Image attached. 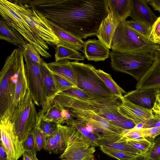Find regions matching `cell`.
<instances>
[{"instance_id":"9c48e42d","label":"cell","mask_w":160,"mask_h":160,"mask_svg":"<svg viewBox=\"0 0 160 160\" xmlns=\"http://www.w3.org/2000/svg\"><path fill=\"white\" fill-rule=\"evenodd\" d=\"M23 50L26 62L28 90L35 104L47 107L48 101L43 85L39 64L32 61Z\"/></svg>"},{"instance_id":"f546056e","label":"cell","mask_w":160,"mask_h":160,"mask_svg":"<svg viewBox=\"0 0 160 160\" xmlns=\"http://www.w3.org/2000/svg\"><path fill=\"white\" fill-rule=\"evenodd\" d=\"M57 144L56 154L63 152L67 147L70 137V128L67 125L57 124L53 134Z\"/></svg>"},{"instance_id":"bcb514c9","label":"cell","mask_w":160,"mask_h":160,"mask_svg":"<svg viewBox=\"0 0 160 160\" xmlns=\"http://www.w3.org/2000/svg\"><path fill=\"white\" fill-rule=\"evenodd\" d=\"M160 127V119L153 118L146 120L142 123V128Z\"/></svg>"},{"instance_id":"74e56055","label":"cell","mask_w":160,"mask_h":160,"mask_svg":"<svg viewBox=\"0 0 160 160\" xmlns=\"http://www.w3.org/2000/svg\"><path fill=\"white\" fill-rule=\"evenodd\" d=\"M152 140V145L146 155L151 160H160V136Z\"/></svg>"},{"instance_id":"2e32d148","label":"cell","mask_w":160,"mask_h":160,"mask_svg":"<svg viewBox=\"0 0 160 160\" xmlns=\"http://www.w3.org/2000/svg\"><path fill=\"white\" fill-rule=\"evenodd\" d=\"M158 94V88L136 89L126 93L123 97L136 105L152 110L154 106Z\"/></svg>"},{"instance_id":"11a10c76","label":"cell","mask_w":160,"mask_h":160,"mask_svg":"<svg viewBox=\"0 0 160 160\" xmlns=\"http://www.w3.org/2000/svg\"><path fill=\"white\" fill-rule=\"evenodd\" d=\"M91 160H96L94 158V157H93Z\"/></svg>"},{"instance_id":"ab89813d","label":"cell","mask_w":160,"mask_h":160,"mask_svg":"<svg viewBox=\"0 0 160 160\" xmlns=\"http://www.w3.org/2000/svg\"><path fill=\"white\" fill-rule=\"evenodd\" d=\"M22 143L25 152L28 153L36 154L38 151L36 143L34 136L31 132Z\"/></svg>"},{"instance_id":"603a6c76","label":"cell","mask_w":160,"mask_h":160,"mask_svg":"<svg viewBox=\"0 0 160 160\" xmlns=\"http://www.w3.org/2000/svg\"><path fill=\"white\" fill-rule=\"evenodd\" d=\"M65 123L67 126L79 131L88 144L95 147H99V142L102 137L89 129L82 122L72 117L66 121Z\"/></svg>"},{"instance_id":"f35d334b","label":"cell","mask_w":160,"mask_h":160,"mask_svg":"<svg viewBox=\"0 0 160 160\" xmlns=\"http://www.w3.org/2000/svg\"><path fill=\"white\" fill-rule=\"evenodd\" d=\"M148 41L160 46V17L158 18L151 26Z\"/></svg>"},{"instance_id":"7bdbcfd3","label":"cell","mask_w":160,"mask_h":160,"mask_svg":"<svg viewBox=\"0 0 160 160\" xmlns=\"http://www.w3.org/2000/svg\"><path fill=\"white\" fill-rule=\"evenodd\" d=\"M53 73L56 85L60 92L71 88L77 87L64 78L56 74Z\"/></svg>"},{"instance_id":"681fc988","label":"cell","mask_w":160,"mask_h":160,"mask_svg":"<svg viewBox=\"0 0 160 160\" xmlns=\"http://www.w3.org/2000/svg\"><path fill=\"white\" fill-rule=\"evenodd\" d=\"M0 160H8L6 150L1 142L0 143Z\"/></svg>"},{"instance_id":"c3c4849f","label":"cell","mask_w":160,"mask_h":160,"mask_svg":"<svg viewBox=\"0 0 160 160\" xmlns=\"http://www.w3.org/2000/svg\"><path fill=\"white\" fill-rule=\"evenodd\" d=\"M147 1L154 10L160 13V0H147Z\"/></svg>"},{"instance_id":"5b68a950","label":"cell","mask_w":160,"mask_h":160,"mask_svg":"<svg viewBox=\"0 0 160 160\" xmlns=\"http://www.w3.org/2000/svg\"><path fill=\"white\" fill-rule=\"evenodd\" d=\"M160 46L143 40L128 26L126 21L117 27L111 43L112 51L124 53L147 52L154 54Z\"/></svg>"},{"instance_id":"ffe728a7","label":"cell","mask_w":160,"mask_h":160,"mask_svg":"<svg viewBox=\"0 0 160 160\" xmlns=\"http://www.w3.org/2000/svg\"><path fill=\"white\" fill-rule=\"evenodd\" d=\"M85 57L89 61H104L110 55L109 49L100 40L89 39L84 46Z\"/></svg>"},{"instance_id":"4fadbf2b","label":"cell","mask_w":160,"mask_h":160,"mask_svg":"<svg viewBox=\"0 0 160 160\" xmlns=\"http://www.w3.org/2000/svg\"><path fill=\"white\" fill-rule=\"evenodd\" d=\"M68 109L73 118L91 122L117 134L123 136L128 131L111 123L93 110Z\"/></svg>"},{"instance_id":"8d00e7d4","label":"cell","mask_w":160,"mask_h":160,"mask_svg":"<svg viewBox=\"0 0 160 160\" xmlns=\"http://www.w3.org/2000/svg\"><path fill=\"white\" fill-rule=\"evenodd\" d=\"M129 144L138 150L140 153L146 155L148 150L152 145V142L148 140L146 138L142 139L126 141Z\"/></svg>"},{"instance_id":"ee69618b","label":"cell","mask_w":160,"mask_h":160,"mask_svg":"<svg viewBox=\"0 0 160 160\" xmlns=\"http://www.w3.org/2000/svg\"><path fill=\"white\" fill-rule=\"evenodd\" d=\"M142 136L153 139L160 134V127H154L139 129Z\"/></svg>"},{"instance_id":"e575fe53","label":"cell","mask_w":160,"mask_h":160,"mask_svg":"<svg viewBox=\"0 0 160 160\" xmlns=\"http://www.w3.org/2000/svg\"><path fill=\"white\" fill-rule=\"evenodd\" d=\"M80 54L77 50L58 44L55 48V61L58 62L64 59H68L73 55Z\"/></svg>"},{"instance_id":"d6a6232c","label":"cell","mask_w":160,"mask_h":160,"mask_svg":"<svg viewBox=\"0 0 160 160\" xmlns=\"http://www.w3.org/2000/svg\"><path fill=\"white\" fill-rule=\"evenodd\" d=\"M57 125L56 124L44 118L38 113V118L36 126L39 127L47 139L54 133L56 130Z\"/></svg>"},{"instance_id":"7dc6e473","label":"cell","mask_w":160,"mask_h":160,"mask_svg":"<svg viewBox=\"0 0 160 160\" xmlns=\"http://www.w3.org/2000/svg\"><path fill=\"white\" fill-rule=\"evenodd\" d=\"M153 118L160 119V94L157 95L154 106L152 110Z\"/></svg>"},{"instance_id":"9a60e30c","label":"cell","mask_w":160,"mask_h":160,"mask_svg":"<svg viewBox=\"0 0 160 160\" xmlns=\"http://www.w3.org/2000/svg\"><path fill=\"white\" fill-rule=\"evenodd\" d=\"M120 100L121 103L118 107L119 112L123 116L132 121L137 125L153 118L152 110L136 105L123 97Z\"/></svg>"},{"instance_id":"cb8c5ba5","label":"cell","mask_w":160,"mask_h":160,"mask_svg":"<svg viewBox=\"0 0 160 160\" xmlns=\"http://www.w3.org/2000/svg\"><path fill=\"white\" fill-rule=\"evenodd\" d=\"M53 73L64 78L77 87L76 78L71 62L67 59L46 63Z\"/></svg>"},{"instance_id":"9f6ffc18","label":"cell","mask_w":160,"mask_h":160,"mask_svg":"<svg viewBox=\"0 0 160 160\" xmlns=\"http://www.w3.org/2000/svg\"><path fill=\"white\" fill-rule=\"evenodd\" d=\"M37 160H38V159H37Z\"/></svg>"},{"instance_id":"f6af8a7d","label":"cell","mask_w":160,"mask_h":160,"mask_svg":"<svg viewBox=\"0 0 160 160\" xmlns=\"http://www.w3.org/2000/svg\"><path fill=\"white\" fill-rule=\"evenodd\" d=\"M57 147L56 142L52 135L46 139L43 148L50 154H56Z\"/></svg>"},{"instance_id":"5bb4252c","label":"cell","mask_w":160,"mask_h":160,"mask_svg":"<svg viewBox=\"0 0 160 160\" xmlns=\"http://www.w3.org/2000/svg\"><path fill=\"white\" fill-rule=\"evenodd\" d=\"M153 63L138 81L137 89L158 88L160 87V48L153 54Z\"/></svg>"},{"instance_id":"8992f818","label":"cell","mask_w":160,"mask_h":160,"mask_svg":"<svg viewBox=\"0 0 160 160\" xmlns=\"http://www.w3.org/2000/svg\"><path fill=\"white\" fill-rule=\"evenodd\" d=\"M1 18L19 33L26 41L34 47L40 55L46 58L51 56L49 50L39 40L24 19L11 4L9 0H0Z\"/></svg>"},{"instance_id":"4316f807","label":"cell","mask_w":160,"mask_h":160,"mask_svg":"<svg viewBox=\"0 0 160 160\" xmlns=\"http://www.w3.org/2000/svg\"><path fill=\"white\" fill-rule=\"evenodd\" d=\"M109 12H112L121 22L126 21L131 12V0H107Z\"/></svg>"},{"instance_id":"7402d4cb","label":"cell","mask_w":160,"mask_h":160,"mask_svg":"<svg viewBox=\"0 0 160 160\" xmlns=\"http://www.w3.org/2000/svg\"><path fill=\"white\" fill-rule=\"evenodd\" d=\"M47 22L59 40V44L76 50H80L85 42L47 20Z\"/></svg>"},{"instance_id":"8fae6325","label":"cell","mask_w":160,"mask_h":160,"mask_svg":"<svg viewBox=\"0 0 160 160\" xmlns=\"http://www.w3.org/2000/svg\"><path fill=\"white\" fill-rule=\"evenodd\" d=\"M61 106L67 109L95 110L101 107L119 105L121 101L118 97H113L90 100H81L72 98L64 93H58L54 98Z\"/></svg>"},{"instance_id":"7a4b0ae2","label":"cell","mask_w":160,"mask_h":160,"mask_svg":"<svg viewBox=\"0 0 160 160\" xmlns=\"http://www.w3.org/2000/svg\"><path fill=\"white\" fill-rule=\"evenodd\" d=\"M24 59L22 49H15L6 59L0 73V119H12L19 66Z\"/></svg>"},{"instance_id":"e0dca14e","label":"cell","mask_w":160,"mask_h":160,"mask_svg":"<svg viewBox=\"0 0 160 160\" xmlns=\"http://www.w3.org/2000/svg\"><path fill=\"white\" fill-rule=\"evenodd\" d=\"M118 106H104L93 111L112 124L127 130L132 129L137 124L121 114L118 109Z\"/></svg>"},{"instance_id":"6da1fadb","label":"cell","mask_w":160,"mask_h":160,"mask_svg":"<svg viewBox=\"0 0 160 160\" xmlns=\"http://www.w3.org/2000/svg\"><path fill=\"white\" fill-rule=\"evenodd\" d=\"M27 2L48 20L81 39L96 36L109 12L107 0H28Z\"/></svg>"},{"instance_id":"83f0119b","label":"cell","mask_w":160,"mask_h":160,"mask_svg":"<svg viewBox=\"0 0 160 160\" xmlns=\"http://www.w3.org/2000/svg\"><path fill=\"white\" fill-rule=\"evenodd\" d=\"M63 108L53 100L52 103L45 109H42L38 112L44 118L57 124L64 123L61 116V110Z\"/></svg>"},{"instance_id":"f1b7e54d","label":"cell","mask_w":160,"mask_h":160,"mask_svg":"<svg viewBox=\"0 0 160 160\" xmlns=\"http://www.w3.org/2000/svg\"><path fill=\"white\" fill-rule=\"evenodd\" d=\"M92 69L102 80L114 96L119 98L120 99L123 98L122 94H126V92L117 84L110 74L102 70L96 69L93 66Z\"/></svg>"},{"instance_id":"60d3db41","label":"cell","mask_w":160,"mask_h":160,"mask_svg":"<svg viewBox=\"0 0 160 160\" xmlns=\"http://www.w3.org/2000/svg\"><path fill=\"white\" fill-rule=\"evenodd\" d=\"M23 49L32 61L39 64L44 61L41 58L39 53L32 44L28 42L26 43L24 46Z\"/></svg>"},{"instance_id":"816d5d0a","label":"cell","mask_w":160,"mask_h":160,"mask_svg":"<svg viewBox=\"0 0 160 160\" xmlns=\"http://www.w3.org/2000/svg\"><path fill=\"white\" fill-rule=\"evenodd\" d=\"M68 59L73 60L76 61L84 60V57L80 54H76L73 55L69 58Z\"/></svg>"},{"instance_id":"3957f363","label":"cell","mask_w":160,"mask_h":160,"mask_svg":"<svg viewBox=\"0 0 160 160\" xmlns=\"http://www.w3.org/2000/svg\"><path fill=\"white\" fill-rule=\"evenodd\" d=\"M18 12L29 25L41 42L49 49V45L57 46L59 40L46 18L27 0H9Z\"/></svg>"},{"instance_id":"d6986e66","label":"cell","mask_w":160,"mask_h":160,"mask_svg":"<svg viewBox=\"0 0 160 160\" xmlns=\"http://www.w3.org/2000/svg\"><path fill=\"white\" fill-rule=\"evenodd\" d=\"M131 2L130 17L132 20L144 22L152 26L158 17L148 6L147 0H131Z\"/></svg>"},{"instance_id":"f907efd6","label":"cell","mask_w":160,"mask_h":160,"mask_svg":"<svg viewBox=\"0 0 160 160\" xmlns=\"http://www.w3.org/2000/svg\"><path fill=\"white\" fill-rule=\"evenodd\" d=\"M23 160H35L37 158L36 154L28 153L25 152L22 155Z\"/></svg>"},{"instance_id":"484cf974","label":"cell","mask_w":160,"mask_h":160,"mask_svg":"<svg viewBox=\"0 0 160 160\" xmlns=\"http://www.w3.org/2000/svg\"><path fill=\"white\" fill-rule=\"evenodd\" d=\"M24 59L21 62L18 73L14 98L15 108L24 99L28 90L26 66Z\"/></svg>"},{"instance_id":"b9f144b4","label":"cell","mask_w":160,"mask_h":160,"mask_svg":"<svg viewBox=\"0 0 160 160\" xmlns=\"http://www.w3.org/2000/svg\"><path fill=\"white\" fill-rule=\"evenodd\" d=\"M36 143L37 151H39L43 148L47 139L44 134L38 126H36L32 131Z\"/></svg>"},{"instance_id":"277c9868","label":"cell","mask_w":160,"mask_h":160,"mask_svg":"<svg viewBox=\"0 0 160 160\" xmlns=\"http://www.w3.org/2000/svg\"><path fill=\"white\" fill-rule=\"evenodd\" d=\"M111 67L117 72L128 74L138 81L152 64L153 54L147 52H110Z\"/></svg>"},{"instance_id":"f5cc1de1","label":"cell","mask_w":160,"mask_h":160,"mask_svg":"<svg viewBox=\"0 0 160 160\" xmlns=\"http://www.w3.org/2000/svg\"><path fill=\"white\" fill-rule=\"evenodd\" d=\"M133 160H151L146 155L139 154L138 156Z\"/></svg>"},{"instance_id":"30bf717a","label":"cell","mask_w":160,"mask_h":160,"mask_svg":"<svg viewBox=\"0 0 160 160\" xmlns=\"http://www.w3.org/2000/svg\"><path fill=\"white\" fill-rule=\"evenodd\" d=\"M95 151V147L88 144L79 131L70 128L68 145L59 158L61 160H91Z\"/></svg>"},{"instance_id":"7c38bea8","label":"cell","mask_w":160,"mask_h":160,"mask_svg":"<svg viewBox=\"0 0 160 160\" xmlns=\"http://www.w3.org/2000/svg\"><path fill=\"white\" fill-rule=\"evenodd\" d=\"M0 142L6 152L8 160H18L25 152L16 134L13 123L9 119H0Z\"/></svg>"},{"instance_id":"ba28073f","label":"cell","mask_w":160,"mask_h":160,"mask_svg":"<svg viewBox=\"0 0 160 160\" xmlns=\"http://www.w3.org/2000/svg\"><path fill=\"white\" fill-rule=\"evenodd\" d=\"M38 118L35 104L28 90L24 98L16 108L11 119L15 132L22 143L35 127Z\"/></svg>"},{"instance_id":"d590c367","label":"cell","mask_w":160,"mask_h":160,"mask_svg":"<svg viewBox=\"0 0 160 160\" xmlns=\"http://www.w3.org/2000/svg\"><path fill=\"white\" fill-rule=\"evenodd\" d=\"M64 93L72 98L81 100H90L96 99L92 96L77 87H73L63 91Z\"/></svg>"},{"instance_id":"ac0fdd59","label":"cell","mask_w":160,"mask_h":160,"mask_svg":"<svg viewBox=\"0 0 160 160\" xmlns=\"http://www.w3.org/2000/svg\"><path fill=\"white\" fill-rule=\"evenodd\" d=\"M121 22L113 13L109 12L102 22L96 36L109 49L111 48L112 40L116 30Z\"/></svg>"},{"instance_id":"1f68e13d","label":"cell","mask_w":160,"mask_h":160,"mask_svg":"<svg viewBox=\"0 0 160 160\" xmlns=\"http://www.w3.org/2000/svg\"><path fill=\"white\" fill-rule=\"evenodd\" d=\"M101 146H104L132 154L138 155L140 154L138 150L128 144L126 141L118 140L114 142H102L99 143V147Z\"/></svg>"},{"instance_id":"52a82bcc","label":"cell","mask_w":160,"mask_h":160,"mask_svg":"<svg viewBox=\"0 0 160 160\" xmlns=\"http://www.w3.org/2000/svg\"><path fill=\"white\" fill-rule=\"evenodd\" d=\"M71 63L75 73L78 88L96 99L114 96L102 80L92 70V65L78 61L71 62Z\"/></svg>"},{"instance_id":"836d02e7","label":"cell","mask_w":160,"mask_h":160,"mask_svg":"<svg viewBox=\"0 0 160 160\" xmlns=\"http://www.w3.org/2000/svg\"><path fill=\"white\" fill-rule=\"evenodd\" d=\"M99 147L102 152L118 160H133L138 155L129 153L103 146H101Z\"/></svg>"},{"instance_id":"4dcf8cb0","label":"cell","mask_w":160,"mask_h":160,"mask_svg":"<svg viewBox=\"0 0 160 160\" xmlns=\"http://www.w3.org/2000/svg\"><path fill=\"white\" fill-rule=\"evenodd\" d=\"M130 28L137 35L145 41H148L149 37L152 26L142 22L133 20L126 21Z\"/></svg>"},{"instance_id":"db71d44e","label":"cell","mask_w":160,"mask_h":160,"mask_svg":"<svg viewBox=\"0 0 160 160\" xmlns=\"http://www.w3.org/2000/svg\"><path fill=\"white\" fill-rule=\"evenodd\" d=\"M158 94H160V87L158 88Z\"/></svg>"},{"instance_id":"44dd1931","label":"cell","mask_w":160,"mask_h":160,"mask_svg":"<svg viewBox=\"0 0 160 160\" xmlns=\"http://www.w3.org/2000/svg\"><path fill=\"white\" fill-rule=\"evenodd\" d=\"M39 65L43 87L48 101L47 107L52 103L55 97L60 92L56 85L53 73L46 63L43 61Z\"/></svg>"},{"instance_id":"d4e9b609","label":"cell","mask_w":160,"mask_h":160,"mask_svg":"<svg viewBox=\"0 0 160 160\" xmlns=\"http://www.w3.org/2000/svg\"><path fill=\"white\" fill-rule=\"evenodd\" d=\"M0 39L22 49L27 42L19 33L8 25L1 18L0 19Z\"/></svg>"}]
</instances>
